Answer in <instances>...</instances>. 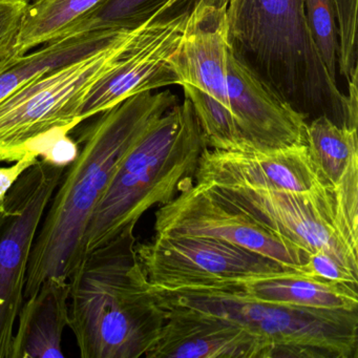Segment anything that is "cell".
<instances>
[{"label": "cell", "mask_w": 358, "mask_h": 358, "mask_svg": "<svg viewBox=\"0 0 358 358\" xmlns=\"http://www.w3.org/2000/svg\"><path fill=\"white\" fill-rule=\"evenodd\" d=\"M178 103L171 92L138 94L79 131L76 160L66 167L35 236L24 299L43 280H70L83 259L85 229L119 164L150 122Z\"/></svg>", "instance_id": "cell-1"}, {"label": "cell", "mask_w": 358, "mask_h": 358, "mask_svg": "<svg viewBox=\"0 0 358 358\" xmlns=\"http://www.w3.org/2000/svg\"><path fill=\"white\" fill-rule=\"evenodd\" d=\"M136 226L90 251L70 278V322L83 358L145 357L166 311L136 252Z\"/></svg>", "instance_id": "cell-2"}, {"label": "cell", "mask_w": 358, "mask_h": 358, "mask_svg": "<svg viewBox=\"0 0 358 358\" xmlns=\"http://www.w3.org/2000/svg\"><path fill=\"white\" fill-rule=\"evenodd\" d=\"M231 51L278 97L306 117L349 127L347 96L322 64L303 0H228Z\"/></svg>", "instance_id": "cell-3"}, {"label": "cell", "mask_w": 358, "mask_h": 358, "mask_svg": "<svg viewBox=\"0 0 358 358\" xmlns=\"http://www.w3.org/2000/svg\"><path fill=\"white\" fill-rule=\"evenodd\" d=\"M189 100L152 120L121 161L85 229L83 257L192 182L206 148Z\"/></svg>", "instance_id": "cell-4"}, {"label": "cell", "mask_w": 358, "mask_h": 358, "mask_svg": "<svg viewBox=\"0 0 358 358\" xmlns=\"http://www.w3.org/2000/svg\"><path fill=\"white\" fill-rule=\"evenodd\" d=\"M152 290L163 305L188 308L236 322L265 343L269 358L358 356V310L278 305L227 289Z\"/></svg>", "instance_id": "cell-5"}, {"label": "cell", "mask_w": 358, "mask_h": 358, "mask_svg": "<svg viewBox=\"0 0 358 358\" xmlns=\"http://www.w3.org/2000/svg\"><path fill=\"white\" fill-rule=\"evenodd\" d=\"M134 31L89 57L43 75L0 101V162H15L27 145L56 127L76 129L94 83L106 74Z\"/></svg>", "instance_id": "cell-6"}, {"label": "cell", "mask_w": 358, "mask_h": 358, "mask_svg": "<svg viewBox=\"0 0 358 358\" xmlns=\"http://www.w3.org/2000/svg\"><path fill=\"white\" fill-rule=\"evenodd\" d=\"M64 171L38 159L0 203V358H11L35 236Z\"/></svg>", "instance_id": "cell-7"}, {"label": "cell", "mask_w": 358, "mask_h": 358, "mask_svg": "<svg viewBox=\"0 0 358 358\" xmlns=\"http://www.w3.org/2000/svg\"><path fill=\"white\" fill-rule=\"evenodd\" d=\"M202 185L222 202L303 250L324 251L358 274V250L347 242L339 227L334 188L299 192Z\"/></svg>", "instance_id": "cell-8"}, {"label": "cell", "mask_w": 358, "mask_h": 358, "mask_svg": "<svg viewBox=\"0 0 358 358\" xmlns=\"http://www.w3.org/2000/svg\"><path fill=\"white\" fill-rule=\"evenodd\" d=\"M150 286L177 291L213 288L228 280L285 271L287 268L259 253L217 238L155 236L136 245Z\"/></svg>", "instance_id": "cell-9"}, {"label": "cell", "mask_w": 358, "mask_h": 358, "mask_svg": "<svg viewBox=\"0 0 358 358\" xmlns=\"http://www.w3.org/2000/svg\"><path fill=\"white\" fill-rule=\"evenodd\" d=\"M156 236L217 238L259 253L287 269L303 272L311 253L267 229L243 211L215 198L202 184L189 182L155 221Z\"/></svg>", "instance_id": "cell-10"}, {"label": "cell", "mask_w": 358, "mask_h": 358, "mask_svg": "<svg viewBox=\"0 0 358 358\" xmlns=\"http://www.w3.org/2000/svg\"><path fill=\"white\" fill-rule=\"evenodd\" d=\"M198 184L312 192L327 188L306 143L268 150L206 148L194 173Z\"/></svg>", "instance_id": "cell-11"}, {"label": "cell", "mask_w": 358, "mask_h": 358, "mask_svg": "<svg viewBox=\"0 0 358 358\" xmlns=\"http://www.w3.org/2000/svg\"><path fill=\"white\" fill-rule=\"evenodd\" d=\"M227 94L244 150H268L306 143L307 117L268 87L229 48Z\"/></svg>", "instance_id": "cell-12"}, {"label": "cell", "mask_w": 358, "mask_h": 358, "mask_svg": "<svg viewBox=\"0 0 358 358\" xmlns=\"http://www.w3.org/2000/svg\"><path fill=\"white\" fill-rule=\"evenodd\" d=\"M227 6L228 0H196L171 64L180 87L192 85L230 110Z\"/></svg>", "instance_id": "cell-13"}, {"label": "cell", "mask_w": 358, "mask_h": 358, "mask_svg": "<svg viewBox=\"0 0 358 358\" xmlns=\"http://www.w3.org/2000/svg\"><path fill=\"white\" fill-rule=\"evenodd\" d=\"M161 306L166 320L145 358H269L265 343L231 320L188 308Z\"/></svg>", "instance_id": "cell-14"}, {"label": "cell", "mask_w": 358, "mask_h": 358, "mask_svg": "<svg viewBox=\"0 0 358 358\" xmlns=\"http://www.w3.org/2000/svg\"><path fill=\"white\" fill-rule=\"evenodd\" d=\"M207 289H227L251 299L278 305L347 311L358 310V286L329 282L295 270L236 278Z\"/></svg>", "instance_id": "cell-15"}, {"label": "cell", "mask_w": 358, "mask_h": 358, "mask_svg": "<svg viewBox=\"0 0 358 358\" xmlns=\"http://www.w3.org/2000/svg\"><path fill=\"white\" fill-rule=\"evenodd\" d=\"M70 280L52 276L35 294L24 299L11 358L64 357L62 336L70 322Z\"/></svg>", "instance_id": "cell-16"}, {"label": "cell", "mask_w": 358, "mask_h": 358, "mask_svg": "<svg viewBox=\"0 0 358 358\" xmlns=\"http://www.w3.org/2000/svg\"><path fill=\"white\" fill-rule=\"evenodd\" d=\"M92 31L60 37L0 68V101L43 75L89 57L114 45L125 32Z\"/></svg>", "instance_id": "cell-17"}, {"label": "cell", "mask_w": 358, "mask_h": 358, "mask_svg": "<svg viewBox=\"0 0 358 358\" xmlns=\"http://www.w3.org/2000/svg\"><path fill=\"white\" fill-rule=\"evenodd\" d=\"M306 145L322 183L335 188L358 159L357 129L341 127L320 115L306 125Z\"/></svg>", "instance_id": "cell-18"}, {"label": "cell", "mask_w": 358, "mask_h": 358, "mask_svg": "<svg viewBox=\"0 0 358 358\" xmlns=\"http://www.w3.org/2000/svg\"><path fill=\"white\" fill-rule=\"evenodd\" d=\"M104 0H32L18 39L20 55L66 36Z\"/></svg>", "instance_id": "cell-19"}, {"label": "cell", "mask_w": 358, "mask_h": 358, "mask_svg": "<svg viewBox=\"0 0 358 358\" xmlns=\"http://www.w3.org/2000/svg\"><path fill=\"white\" fill-rule=\"evenodd\" d=\"M171 0H104L68 35L92 31L133 30Z\"/></svg>", "instance_id": "cell-20"}, {"label": "cell", "mask_w": 358, "mask_h": 358, "mask_svg": "<svg viewBox=\"0 0 358 358\" xmlns=\"http://www.w3.org/2000/svg\"><path fill=\"white\" fill-rule=\"evenodd\" d=\"M306 22L322 64L336 81L339 33L334 0H303Z\"/></svg>", "instance_id": "cell-21"}, {"label": "cell", "mask_w": 358, "mask_h": 358, "mask_svg": "<svg viewBox=\"0 0 358 358\" xmlns=\"http://www.w3.org/2000/svg\"><path fill=\"white\" fill-rule=\"evenodd\" d=\"M339 33L338 66L348 83L357 75V1L334 0Z\"/></svg>", "instance_id": "cell-22"}, {"label": "cell", "mask_w": 358, "mask_h": 358, "mask_svg": "<svg viewBox=\"0 0 358 358\" xmlns=\"http://www.w3.org/2000/svg\"><path fill=\"white\" fill-rule=\"evenodd\" d=\"M334 190L339 227L347 242L358 250V159Z\"/></svg>", "instance_id": "cell-23"}, {"label": "cell", "mask_w": 358, "mask_h": 358, "mask_svg": "<svg viewBox=\"0 0 358 358\" xmlns=\"http://www.w3.org/2000/svg\"><path fill=\"white\" fill-rule=\"evenodd\" d=\"M72 127H56L48 133L39 136L27 145L26 152L34 155L56 166H70L79 155L78 143L70 134L74 131Z\"/></svg>", "instance_id": "cell-24"}, {"label": "cell", "mask_w": 358, "mask_h": 358, "mask_svg": "<svg viewBox=\"0 0 358 358\" xmlns=\"http://www.w3.org/2000/svg\"><path fill=\"white\" fill-rule=\"evenodd\" d=\"M31 0H0V68L20 56L18 39Z\"/></svg>", "instance_id": "cell-25"}, {"label": "cell", "mask_w": 358, "mask_h": 358, "mask_svg": "<svg viewBox=\"0 0 358 358\" xmlns=\"http://www.w3.org/2000/svg\"><path fill=\"white\" fill-rule=\"evenodd\" d=\"M303 272L329 282H345L358 286V274L354 273L334 257L322 250L310 255Z\"/></svg>", "instance_id": "cell-26"}, {"label": "cell", "mask_w": 358, "mask_h": 358, "mask_svg": "<svg viewBox=\"0 0 358 358\" xmlns=\"http://www.w3.org/2000/svg\"><path fill=\"white\" fill-rule=\"evenodd\" d=\"M38 158L27 152L20 160L15 161V164L11 166L0 167V203L3 202V199L7 196L14 184L16 183L20 176L32 166Z\"/></svg>", "instance_id": "cell-27"}, {"label": "cell", "mask_w": 358, "mask_h": 358, "mask_svg": "<svg viewBox=\"0 0 358 358\" xmlns=\"http://www.w3.org/2000/svg\"><path fill=\"white\" fill-rule=\"evenodd\" d=\"M31 1H32V0H31Z\"/></svg>", "instance_id": "cell-28"}]
</instances>
